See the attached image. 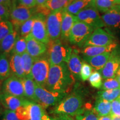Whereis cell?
Here are the masks:
<instances>
[{"label": "cell", "mask_w": 120, "mask_h": 120, "mask_svg": "<svg viewBox=\"0 0 120 120\" xmlns=\"http://www.w3.org/2000/svg\"><path fill=\"white\" fill-rule=\"evenodd\" d=\"M75 79V77L69 70L67 63L50 65L45 88L52 92L68 94L74 83Z\"/></svg>", "instance_id": "1"}, {"label": "cell", "mask_w": 120, "mask_h": 120, "mask_svg": "<svg viewBox=\"0 0 120 120\" xmlns=\"http://www.w3.org/2000/svg\"><path fill=\"white\" fill-rule=\"evenodd\" d=\"M46 55L50 65H58L62 63H67L70 59L72 50L60 39L50 40L47 45Z\"/></svg>", "instance_id": "2"}, {"label": "cell", "mask_w": 120, "mask_h": 120, "mask_svg": "<svg viewBox=\"0 0 120 120\" xmlns=\"http://www.w3.org/2000/svg\"><path fill=\"white\" fill-rule=\"evenodd\" d=\"M83 100L81 94L73 92L67 95L52 109L54 115L64 114L75 117L83 107Z\"/></svg>", "instance_id": "3"}, {"label": "cell", "mask_w": 120, "mask_h": 120, "mask_svg": "<svg viewBox=\"0 0 120 120\" xmlns=\"http://www.w3.org/2000/svg\"><path fill=\"white\" fill-rule=\"evenodd\" d=\"M67 95V94L63 93L52 92L36 84V102L44 109H47L50 106H55Z\"/></svg>", "instance_id": "4"}, {"label": "cell", "mask_w": 120, "mask_h": 120, "mask_svg": "<svg viewBox=\"0 0 120 120\" xmlns=\"http://www.w3.org/2000/svg\"><path fill=\"white\" fill-rule=\"evenodd\" d=\"M49 68L50 64L47 56H42L34 60L31 76L36 85L45 87L49 76Z\"/></svg>", "instance_id": "5"}, {"label": "cell", "mask_w": 120, "mask_h": 120, "mask_svg": "<svg viewBox=\"0 0 120 120\" xmlns=\"http://www.w3.org/2000/svg\"><path fill=\"white\" fill-rule=\"evenodd\" d=\"M94 31V30L87 24L77 21L71 31L69 42L73 45L83 47Z\"/></svg>", "instance_id": "6"}, {"label": "cell", "mask_w": 120, "mask_h": 120, "mask_svg": "<svg viewBox=\"0 0 120 120\" xmlns=\"http://www.w3.org/2000/svg\"><path fill=\"white\" fill-rule=\"evenodd\" d=\"M34 8H30L23 6H12L10 10V19L12 23L14 30L19 32L21 26L35 14Z\"/></svg>", "instance_id": "7"}, {"label": "cell", "mask_w": 120, "mask_h": 120, "mask_svg": "<svg viewBox=\"0 0 120 120\" xmlns=\"http://www.w3.org/2000/svg\"><path fill=\"white\" fill-rule=\"evenodd\" d=\"M75 16L77 21L87 24L94 30L105 26L101 16L94 6L83 9Z\"/></svg>", "instance_id": "8"}, {"label": "cell", "mask_w": 120, "mask_h": 120, "mask_svg": "<svg viewBox=\"0 0 120 120\" xmlns=\"http://www.w3.org/2000/svg\"><path fill=\"white\" fill-rule=\"evenodd\" d=\"M63 13L64 10L52 12L46 17V28L50 40H58L61 37Z\"/></svg>", "instance_id": "9"}, {"label": "cell", "mask_w": 120, "mask_h": 120, "mask_svg": "<svg viewBox=\"0 0 120 120\" xmlns=\"http://www.w3.org/2000/svg\"><path fill=\"white\" fill-rule=\"evenodd\" d=\"M31 34L34 39L47 45L50 41L46 28V17L41 13H35Z\"/></svg>", "instance_id": "10"}, {"label": "cell", "mask_w": 120, "mask_h": 120, "mask_svg": "<svg viewBox=\"0 0 120 120\" xmlns=\"http://www.w3.org/2000/svg\"><path fill=\"white\" fill-rule=\"evenodd\" d=\"M120 67V46L111 52L110 56L103 69L100 71L103 79L115 78L117 71Z\"/></svg>", "instance_id": "11"}, {"label": "cell", "mask_w": 120, "mask_h": 120, "mask_svg": "<svg viewBox=\"0 0 120 120\" xmlns=\"http://www.w3.org/2000/svg\"><path fill=\"white\" fill-rule=\"evenodd\" d=\"M115 42L112 34L102 28L94 30L82 47L87 46H106Z\"/></svg>", "instance_id": "12"}, {"label": "cell", "mask_w": 120, "mask_h": 120, "mask_svg": "<svg viewBox=\"0 0 120 120\" xmlns=\"http://www.w3.org/2000/svg\"><path fill=\"white\" fill-rule=\"evenodd\" d=\"M1 92L20 98H25L22 79L13 75L4 81Z\"/></svg>", "instance_id": "13"}, {"label": "cell", "mask_w": 120, "mask_h": 120, "mask_svg": "<svg viewBox=\"0 0 120 120\" xmlns=\"http://www.w3.org/2000/svg\"><path fill=\"white\" fill-rule=\"evenodd\" d=\"M27 52L34 60L45 56L47 53V45L34 39L31 34L26 37Z\"/></svg>", "instance_id": "14"}, {"label": "cell", "mask_w": 120, "mask_h": 120, "mask_svg": "<svg viewBox=\"0 0 120 120\" xmlns=\"http://www.w3.org/2000/svg\"><path fill=\"white\" fill-rule=\"evenodd\" d=\"M27 100L26 98H20L0 92V103L6 109L15 112L19 107L25 105Z\"/></svg>", "instance_id": "15"}, {"label": "cell", "mask_w": 120, "mask_h": 120, "mask_svg": "<svg viewBox=\"0 0 120 120\" xmlns=\"http://www.w3.org/2000/svg\"><path fill=\"white\" fill-rule=\"evenodd\" d=\"M105 26L112 28H120V4H116L113 8L101 16Z\"/></svg>", "instance_id": "16"}, {"label": "cell", "mask_w": 120, "mask_h": 120, "mask_svg": "<svg viewBox=\"0 0 120 120\" xmlns=\"http://www.w3.org/2000/svg\"><path fill=\"white\" fill-rule=\"evenodd\" d=\"M77 21L76 16L64 11L61 25V39L64 42L69 41L71 31L75 22Z\"/></svg>", "instance_id": "17"}, {"label": "cell", "mask_w": 120, "mask_h": 120, "mask_svg": "<svg viewBox=\"0 0 120 120\" xmlns=\"http://www.w3.org/2000/svg\"><path fill=\"white\" fill-rule=\"evenodd\" d=\"M9 62L11 69V75L16 76L21 79L26 77L23 70L21 55L11 53Z\"/></svg>", "instance_id": "18"}, {"label": "cell", "mask_w": 120, "mask_h": 120, "mask_svg": "<svg viewBox=\"0 0 120 120\" xmlns=\"http://www.w3.org/2000/svg\"><path fill=\"white\" fill-rule=\"evenodd\" d=\"M117 46V43L115 42L106 46H87L83 47L81 53L83 56H95L107 52H111Z\"/></svg>", "instance_id": "19"}, {"label": "cell", "mask_w": 120, "mask_h": 120, "mask_svg": "<svg viewBox=\"0 0 120 120\" xmlns=\"http://www.w3.org/2000/svg\"><path fill=\"white\" fill-rule=\"evenodd\" d=\"M20 36L17 31H14L1 41L0 42V52L8 55L11 53L17 39Z\"/></svg>", "instance_id": "20"}, {"label": "cell", "mask_w": 120, "mask_h": 120, "mask_svg": "<svg viewBox=\"0 0 120 120\" xmlns=\"http://www.w3.org/2000/svg\"><path fill=\"white\" fill-rule=\"evenodd\" d=\"M111 52H107L93 57L83 56V60L87 62L96 71L100 72L105 67L110 56Z\"/></svg>", "instance_id": "21"}, {"label": "cell", "mask_w": 120, "mask_h": 120, "mask_svg": "<svg viewBox=\"0 0 120 120\" xmlns=\"http://www.w3.org/2000/svg\"><path fill=\"white\" fill-rule=\"evenodd\" d=\"M67 66L70 72L75 79H79L80 78L81 70L82 61L80 57L75 52H72L68 61L67 62Z\"/></svg>", "instance_id": "22"}, {"label": "cell", "mask_w": 120, "mask_h": 120, "mask_svg": "<svg viewBox=\"0 0 120 120\" xmlns=\"http://www.w3.org/2000/svg\"><path fill=\"white\" fill-rule=\"evenodd\" d=\"M92 6H94V2L85 0H72L64 11L76 16L83 9Z\"/></svg>", "instance_id": "23"}, {"label": "cell", "mask_w": 120, "mask_h": 120, "mask_svg": "<svg viewBox=\"0 0 120 120\" xmlns=\"http://www.w3.org/2000/svg\"><path fill=\"white\" fill-rule=\"evenodd\" d=\"M94 109L99 117L109 116L111 115L112 102L103 99L97 98Z\"/></svg>", "instance_id": "24"}, {"label": "cell", "mask_w": 120, "mask_h": 120, "mask_svg": "<svg viewBox=\"0 0 120 120\" xmlns=\"http://www.w3.org/2000/svg\"><path fill=\"white\" fill-rule=\"evenodd\" d=\"M22 81L25 91V98L29 101L36 102V83L34 79L31 76H26L22 79Z\"/></svg>", "instance_id": "25"}, {"label": "cell", "mask_w": 120, "mask_h": 120, "mask_svg": "<svg viewBox=\"0 0 120 120\" xmlns=\"http://www.w3.org/2000/svg\"><path fill=\"white\" fill-rule=\"evenodd\" d=\"M75 120H98L99 117L91 105L87 103L75 116Z\"/></svg>", "instance_id": "26"}, {"label": "cell", "mask_w": 120, "mask_h": 120, "mask_svg": "<svg viewBox=\"0 0 120 120\" xmlns=\"http://www.w3.org/2000/svg\"><path fill=\"white\" fill-rule=\"evenodd\" d=\"M27 106L29 112L30 120H42L46 112L44 108L38 103L29 100L27 103Z\"/></svg>", "instance_id": "27"}, {"label": "cell", "mask_w": 120, "mask_h": 120, "mask_svg": "<svg viewBox=\"0 0 120 120\" xmlns=\"http://www.w3.org/2000/svg\"><path fill=\"white\" fill-rule=\"evenodd\" d=\"M8 55L0 53V80L4 81L11 76L10 62Z\"/></svg>", "instance_id": "28"}, {"label": "cell", "mask_w": 120, "mask_h": 120, "mask_svg": "<svg viewBox=\"0 0 120 120\" xmlns=\"http://www.w3.org/2000/svg\"><path fill=\"white\" fill-rule=\"evenodd\" d=\"M120 96V88L117 89L102 90L97 93V98H101L112 102Z\"/></svg>", "instance_id": "29"}, {"label": "cell", "mask_w": 120, "mask_h": 120, "mask_svg": "<svg viewBox=\"0 0 120 120\" xmlns=\"http://www.w3.org/2000/svg\"><path fill=\"white\" fill-rule=\"evenodd\" d=\"M72 0H49L45 4L51 12L64 10Z\"/></svg>", "instance_id": "30"}, {"label": "cell", "mask_w": 120, "mask_h": 120, "mask_svg": "<svg viewBox=\"0 0 120 120\" xmlns=\"http://www.w3.org/2000/svg\"><path fill=\"white\" fill-rule=\"evenodd\" d=\"M94 4L97 10L103 13L109 11L116 5L113 0H95Z\"/></svg>", "instance_id": "31"}, {"label": "cell", "mask_w": 120, "mask_h": 120, "mask_svg": "<svg viewBox=\"0 0 120 120\" xmlns=\"http://www.w3.org/2000/svg\"><path fill=\"white\" fill-rule=\"evenodd\" d=\"M21 57L25 76H31V70H32L34 60L27 52L22 54Z\"/></svg>", "instance_id": "32"}, {"label": "cell", "mask_w": 120, "mask_h": 120, "mask_svg": "<svg viewBox=\"0 0 120 120\" xmlns=\"http://www.w3.org/2000/svg\"><path fill=\"white\" fill-rule=\"evenodd\" d=\"M13 31L14 27L11 21L6 20L0 22V42Z\"/></svg>", "instance_id": "33"}, {"label": "cell", "mask_w": 120, "mask_h": 120, "mask_svg": "<svg viewBox=\"0 0 120 120\" xmlns=\"http://www.w3.org/2000/svg\"><path fill=\"white\" fill-rule=\"evenodd\" d=\"M33 16L29 19L24 22L19 27V34L21 37H26L31 34L32 30L33 25H34V16Z\"/></svg>", "instance_id": "34"}, {"label": "cell", "mask_w": 120, "mask_h": 120, "mask_svg": "<svg viewBox=\"0 0 120 120\" xmlns=\"http://www.w3.org/2000/svg\"><path fill=\"white\" fill-rule=\"evenodd\" d=\"M27 52V42L25 37L19 36L15 43L12 51L11 53L22 55Z\"/></svg>", "instance_id": "35"}, {"label": "cell", "mask_w": 120, "mask_h": 120, "mask_svg": "<svg viewBox=\"0 0 120 120\" xmlns=\"http://www.w3.org/2000/svg\"><path fill=\"white\" fill-rule=\"evenodd\" d=\"M102 76L100 72L94 71L93 72L92 74L88 79L90 85L93 87L96 88H101L102 85Z\"/></svg>", "instance_id": "36"}, {"label": "cell", "mask_w": 120, "mask_h": 120, "mask_svg": "<svg viewBox=\"0 0 120 120\" xmlns=\"http://www.w3.org/2000/svg\"><path fill=\"white\" fill-rule=\"evenodd\" d=\"M93 72V67L85 61H82V68L80 73V78L83 81H86Z\"/></svg>", "instance_id": "37"}, {"label": "cell", "mask_w": 120, "mask_h": 120, "mask_svg": "<svg viewBox=\"0 0 120 120\" xmlns=\"http://www.w3.org/2000/svg\"><path fill=\"white\" fill-rule=\"evenodd\" d=\"M120 88V83L116 78L106 79L103 81L101 89L102 90H109L117 89Z\"/></svg>", "instance_id": "38"}, {"label": "cell", "mask_w": 120, "mask_h": 120, "mask_svg": "<svg viewBox=\"0 0 120 120\" xmlns=\"http://www.w3.org/2000/svg\"><path fill=\"white\" fill-rule=\"evenodd\" d=\"M28 101V100L25 105L19 107L17 110L15 111L18 118L19 120H30L29 112L27 106V103Z\"/></svg>", "instance_id": "39"}, {"label": "cell", "mask_w": 120, "mask_h": 120, "mask_svg": "<svg viewBox=\"0 0 120 120\" xmlns=\"http://www.w3.org/2000/svg\"><path fill=\"white\" fill-rule=\"evenodd\" d=\"M10 19V11L4 5L0 4V22Z\"/></svg>", "instance_id": "40"}, {"label": "cell", "mask_w": 120, "mask_h": 120, "mask_svg": "<svg viewBox=\"0 0 120 120\" xmlns=\"http://www.w3.org/2000/svg\"><path fill=\"white\" fill-rule=\"evenodd\" d=\"M112 116L120 117V102L118 99L112 102Z\"/></svg>", "instance_id": "41"}, {"label": "cell", "mask_w": 120, "mask_h": 120, "mask_svg": "<svg viewBox=\"0 0 120 120\" xmlns=\"http://www.w3.org/2000/svg\"><path fill=\"white\" fill-rule=\"evenodd\" d=\"M2 120H19L18 118L16 112L13 111L5 109L3 115Z\"/></svg>", "instance_id": "42"}, {"label": "cell", "mask_w": 120, "mask_h": 120, "mask_svg": "<svg viewBox=\"0 0 120 120\" xmlns=\"http://www.w3.org/2000/svg\"><path fill=\"white\" fill-rule=\"evenodd\" d=\"M19 4L30 8H34L36 6V0H18Z\"/></svg>", "instance_id": "43"}, {"label": "cell", "mask_w": 120, "mask_h": 120, "mask_svg": "<svg viewBox=\"0 0 120 120\" xmlns=\"http://www.w3.org/2000/svg\"><path fill=\"white\" fill-rule=\"evenodd\" d=\"M54 120H75L72 116L64 114H59V115H54Z\"/></svg>", "instance_id": "44"}, {"label": "cell", "mask_w": 120, "mask_h": 120, "mask_svg": "<svg viewBox=\"0 0 120 120\" xmlns=\"http://www.w3.org/2000/svg\"><path fill=\"white\" fill-rule=\"evenodd\" d=\"M4 5L6 8H7L10 11L12 7V3L11 2V0H3Z\"/></svg>", "instance_id": "45"}, {"label": "cell", "mask_w": 120, "mask_h": 120, "mask_svg": "<svg viewBox=\"0 0 120 120\" xmlns=\"http://www.w3.org/2000/svg\"><path fill=\"white\" fill-rule=\"evenodd\" d=\"M49 0H36V6H45Z\"/></svg>", "instance_id": "46"}, {"label": "cell", "mask_w": 120, "mask_h": 120, "mask_svg": "<svg viewBox=\"0 0 120 120\" xmlns=\"http://www.w3.org/2000/svg\"><path fill=\"white\" fill-rule=\"evenodd\" d=\"M98 120H112V119L111 116L109 115V116L100 117Z\"/></svg>", "instance_id": "47"}, {"label": "cell", "mask_w": 120, "mask_h": 120, "mask_svg": "<svg viewBox=\"0 0 120 120\" xmlns=\"http://www.w3.org/2000/svg\"><path fill=\"white\" fill-rule=\"evenodd\" d=\"M42 120H54V119L51 117H49V115H47V114L46 113V112H45L44 115H43L42 117Z\"/></svg>", "instance_id": "48"}, {"label": "cell", "mask_w": 120, "mask_h": 120, "mask_svg": "<svg viewBox=\"0 0 120 120\" xmlns=\"http://www.w3.org/2000/svg\"><path fill=\"white\" fill-rule=\"evenodd\" d=\"M115 78L117 79L118 82L120 83V67H119V68H118L117 71L116 77H115Z\"/></svg>", "instance_id": "49"}, {"label": "cell", "mask_w": 120, "mask_h": 120, "mask_svg": "<svg viewBox=\"0 0 120 120\" xmlns=\"http://www.w3.org/2000/svg\"><path fill=\"white\" fill-rule=\"evenodd\" d=\"M111 116L112 117V120H120V117L112 116V115H111Z\"/></svg>", "instance_id": "50"}, {"label": "cell", "mask_w": 120, "mask_h": 120, "mask_svg": "<svg viewBox=\"0 0 120 120\" xmlns=\"http://www.w3.org/2000/svg\"><path fill=\"white\" fill-rule=\"evenodd\" d=\"M116 4H120V0H113Z\"/></svg>", "instance_id": "51"}, {"label": "cell", "mask_w": 120, "mask_h": 120, "mask_svg": "<svg viewBox=\"0 0 120 120\" xmlns=\"http://www.w3.org/2000/svg\"><path fill=\"white\" fill-rule=\"evenodd\" d=\"M17 0H11V2L12 3V6L14 5V4H16V2Z\"/></svg>", "instance_id": "52"}, {"label": "cell", "mask_w": 120, "mask_h": 120, "mask_svg": "<svg viewBox=\"0 0 120 120\" xmlns=\"http://www.w3.org/2000/svg\"><path fill=\"white\" fill-rule=\"evenodd\" d=\"M2 105H1V103H0V116H1V113H2Z\"/></svg>", "instance_id": "53"}, {"label": "cell", "mask_w": 120, "mask_h": 120, "mask_svg": "<svg viewBox=\"0 0 120 120\" xmlns=\"http://www.w3.org/2000/svg\"><path fill=\"white\" fill-rule=\"evenodd\" d=\"M2 81L0 80V92L1 91V88H2Z\"/></svg>", "instance_id": "54"}, {"label": "cell", "mask_w": 120, "mask_h": 120, "mask_svg": "<svg viewBox=\"0 0 120 120\" xmlns=\"http://www.w3.org/2000/svg\"><path fill=\"white\" fill-rule=\"evenodd\" d=\"M0 4H3V5H4V2H3V0H0Z\"/></svg>", "instance_id": "55"}, {"label": "cell", "mask_w": 120, "mask_h": 120, "mask_svg": "<svg viewBox=\"0 0 120 120\" xmlns=\"http://www.w3.org/2000/svg\"><path fill=\"white\" fill-rule=\"evenodd\" d=\"M85 1H90V2H94L95 0H85Z\"/></svg>", "instance_id": "56"}, {"label": "cell", "mask_w": 120, "mask_h": 120, "mask_svg": "<svg viewBox=\"0 0 120 120\" xmlns=\"http://www.w3.org/2000/svg\"><path fill=\"white\" fill-rule=\"evenodd\" d=\"M117 99H118V100H119V101L120 102V96H119V97H118V98Z\"/></svg>", "instance_id": "57"}, {"label": "cell", "mask_w": 120, "mask_h": 120, "mask_svg": "<svg viewBox=\"0 0 120 120\" xmlns=\"http://www.w3.org/2000/svg\"></svg>", "instance_id": "58"}]
</instances>
